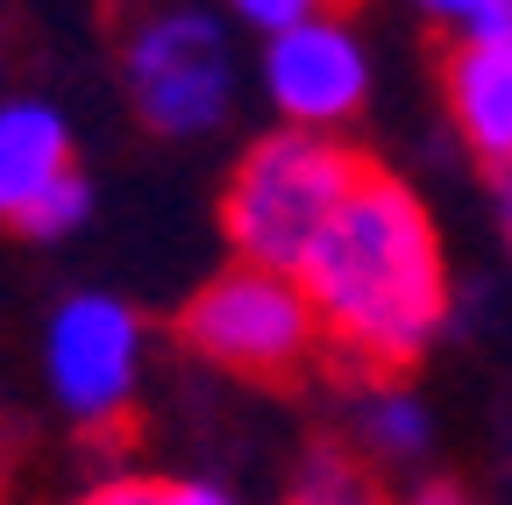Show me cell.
I'll return each instance as SVG.
<instances>
[{
	"label": "cell",
	"mask_w": 512,
	"mask_h": 505,
	"mask_svg": "<svg viewBox=\"0 0 512 505\" xmlns=\"http://www.w3.org/2000/svg\"><path fill=\"white\" fill-rule=\"evenodd\" d=\"M299 285L320 313V335L363 363H413L448 321V264L427 207L399 178L363 171L349 207L328 221L299 264Z\"/></svg>",
	"instance_id": "obj_1"
},
{
	"label": "cell",
	"mask_w": 512,
	"mask_h": 505,
	"mask_svg": "<svg viewBox=\"0 0 512 505\" xmlns=\"http://www.w3.org/2000/svg\"><path fill=\"white\" fill-rule=\"evenodd\" d=\"M363 185V164L313 129H278L264 136L228 185V242L242 249V264L264 271H292L313 257V242L328 235V221L349 207V193Z\"/></svg>",
	"instance_id": "obj_2"
},
{
	"label": "cell",
	"mask_w": 512,
	"mask_h": 505,
	"mask_svg": "<svg viewBox=\"0 0 512 505\" xmlns=\"http://www.w3.org/2000/svg\"><path fill=\"white\" fill-rule=\"evenodd\" d=\"M121 72H128L136 114L171 143L214 136L235 107V43L221 29V15H207V8H164L150 22H136Z\"/></svg>",
	"instance_id": "obj_3"
},
{
	"label": "cell",
	"mask_w": 512,
	"mask_h": 505,
	"mask_svg": "<svg viewBox=\"0 0 512 505\" xmlns=\"http://www.w3.org/2000/svg\"><path fill=\"white\" fill-rule=\"evenodd\" d=\"M185 342L221 370L278 377V370L306 363V349L320 342V313L292 271L235 264L185 306Z\"/></svg>",
	"instance_id": "obj_4"
},
{
	"label": "cell",
	"mask_w": 512,
	"mask_h": 505,
	"mask_svg": "<svg viewBox=\"0 0 512 505\" xmlns=\"http://www.w3.org/2000/svg\"><path fill=\"white\" fill-rule=\"evenodd\" d=\"M136 370H143V321L114 292H72L50 313L43 377H50V399L72 420H86V427L121 420L128 392H136Z\"/></svg>",
	"instance_id": "obj_5"
},
{
	"label": "cell",
	"mask_w": 512,
	"mask_h": 505,
	"mask_svg": "<svg viewBox=\"0 0 512 505\" xmlns=\"http://www.w3.org/2000/svg\"><path fill=\"white\" fill-rule=\"evenodd\" d=\"M256 72H264V93L285 114V129H313V136H335L370 100V50L342 15H313L299 29L264 36Z\"/></svg>",
	"instance_id": "obj_6"
},
{
	"label": "cell",
	"mask_w": 512,
	"mask_h": 505,
	"mask_svg": "<svg viewBox=\"0 0 512 505\" xmlns=\"http://www.w3.org/2000/svg\"><path fill=\"white\" fill-rule=\"evenodd\" d=\"M72 171V129L50 100H8L0 107V221L36 214Z\"/></svg>",
	"instance_id": "obj_7"
},
{
	"label": "cell",
	"mask_w": 512,
	"mask_h": 505,
	"mask_svg": "<svg viewBox=\"0 0 512 505\" xmlns=\"http://www.w3.org/2000/svg\"><path fill=\"white\" fill-rule=\"evenodd\" d=\"M441 93H448V114H456V136L484 164L512 171V50L463 43L456 57H448Z\"/></svg>",
	"instance_id": "obj_8"
},
{
	"label": "cell",
	"mask_w": 512,
	"mask_h": 505,
	"mask_svg": "<svg viewBox=\"0 0 512 505\" xmlns=\"http://www.w3.org/2000/svg\"><path fill=\"white\" fill-rule=\"evenodd\" d=\"M427 406L413 399V392H377L370 406H363V441L377 456H420L427 449Z\"/></svg>",
	"instance_id": "obj_9"
},
{
	"label": "cell",
	"mask_w": 512,
	"mask_h": 505,
	"mask_svg": "<svg viewBox=\"0 0 512 505\" xmlns=\"http://www.w3.org/2000/svg\"><path fill=\"white\" fill-rule=\"evenodd\" d=\"M86 214H93V185H86V178H64L57 193H50L36 214H22L15 228H22V235H36V242H64V235H79V221H86Z\"/></svg>",
	"instance_id": "obj_10"
},
{
	"label": "cell",
	"mask_w": 512,
	"mask_h": 505,
	"mask_svg": "<svg viewBox=\"0 0 512 505\" xmlns=\"http://www.w3.org/2000/svg\"><path fill=\"white\" fill-rule=\"evenodd\" d=\"M221 8H228L235 22H249V29L278 36V29H299V22H313V15H335V0H221Z\"/></svg>",
	"instance_id": "obj_11"
},
{
	"label": "cell",
	"mask_w": 512,
	"mask_h": 505,
	"mask_svg": "<svg viewBox=\"0 0 512 505\" xmlns=\"http://www.w3.org/2000/svg\"><path fill=\"white\" fill-rule=\"evenodd\" d=\"M292 505H370V491H363L342 463H320V470L299 484V498H292Z\"/></svg>",
	"instance_id": "obj_12"
},
{
	"label": "cell",
	"mask_w": 512,
	"mask_h": 505,
	"mask_svg": "<svg viewBox=\"0 0 512 505\" xmlns=\"http://www.w3.org/2000/svg\"><path fill=\"white\" fill-rule=\"evenodd\" d=\"M463 43L512 50V0H477V8H470V22H463Z\"/></svg>",
	"instance_id": "obj_13"
},
{
	"label": "cell",
	"mask_w": 512,
	"mask_h": 505,
	"mask_svg": "<svg viewBox=\"0 0 512 505\" xmlns=\"http://www.w3.org/2000/svg\"><path fill=\"white\" fill-rule=\"evenodd\" d=\"M157 491H164V484H143V477H114V484H100L86 505H157Z\"/></svg>",
	"instance_id": "obj_14"
},
{
	"label": "cell",
	"mask_w": 512,
	"mask_h": 505,
	"mask_svg": "<svg viewBox=\"0 0 512 505\" xmlns=\"http://www.w3.org/2000/svg\"><path fill=\"white\" fill-rule=\"evenodd\" d=\"M157 505H235V498H228L221 484H164Z\"/></svg>",
	"instance_id": "obj_15"
},
{
	"label": "cell",
	"mask_w": 512,
	"mask_h": 505,
	"mask_svg": "<svg viewBox=\"0 0 512 505\" xmlns=\"http://www.w3.org/2000/svg\"><path fill=\"white\" fill-rule=\"evenodd\" d=\"M413 8H420V15H434V22H456V29H463L477 0H413Z\"/></svg>",
	"instance_id": "obj_16"
},
{
	"label": "cell",
	"mask_w": 512,
	"mask_h": 505,
	"mask_svg": "<svg viewBox=\"0 0 512 505\" xmlns=\"http://www.w3.org/2000/svg\"><path fill=\"white\" fill-rule=\"evenodd\" d=\"M399 505H463V491H456V484H413Z\"/></svg>",
	"instance_id": "obj_17"
},
{
	"label": "cell",
	"mask_w": 512,
	"mask_h": 505,
	"mask_svg": "<svg viewBox=\"0 0 512 505\" xmlns=\"http://www.w3.org/2000/svg\"><path fill=\"white\" fill-rule=\"evenodd\" d=\"M498 200H505V235H512V171H498Z\"/></svg>",
	"instance_id": "obj_18"
}]
</instances>
